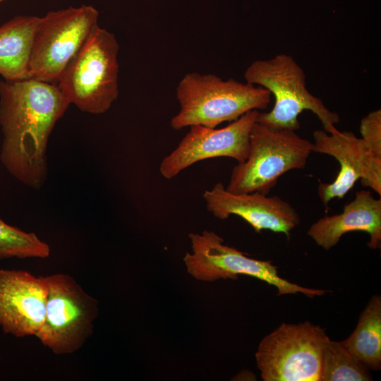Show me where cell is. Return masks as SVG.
Returning a JSON list of instances; mask_svg holds the SVG:
<instances>
[{"label": "cell", "mask_w": 381, "mask_h": 381, "mask_svg": "<svg viewBox=\"0 0 381 381\" xmlns=\"http://www.w3.org/2000/svg\"><path fill=\"white\" fill-rule=\"evenodd\" d=\"M70 104L56 83L32 78L0 81V159L25 185L35 189L44 185L49 138Z\"/></svg>", "instance_id": "obj_1"}, {"label": "cell", "mask_w": 381, "mask_h": 381, "mask_svg": "<svg viewBox=\"0 0 381 381\" xmlns=\"http://www.w3.org/2000/svg\"><path fill=\"white\" fill-rule=\"evenodd\" d=\"M272 95L265 88L214 74H186L176 87L180 105L171 127L181 130L192 126L216 128L233 121L251 110L266 109Z\"/></svg>", "instance_id": "obj_2"}, {"label": "cell", "mask_w": 381, "mask_h": 381, "mask_svg": "<svg viewBox=\"0 0 381 381\" xmlns=\"http://www.w3.org/2000/svg\"><path fill=\"white\" fill-rule=\"evenodd\" d=\"M244 78L247 83L267 89L274 97L270 111H259L257 123L273 130L296 131L301 127L299 114L308 110L317 116L323 130L330 133L337 131L339 114L308 91L304 71L291 56L282 53L268 59L255 60L246 68Z\"/></svg>", "instance_id": "obj_3"}, {"label": "cell", "mask_w": 381, "mask_h": 381, "mask_svg": "<svg viewBox=\"0 0 381 381\" xmlns=\"http://www.w3.org/2000/svg\"><path fill=\"white\" fill-rule=\"evenodd\" d=\"M119 45L99 25L59 75L56 85L70 104L92 114L107 112L119 97Z\"/></svg>", "instance_id": "obj_4"}, {"label": "cell", "mask_w": 381, "mask_h": 381, "mask_svg": "<svg viewBox=\"0 0 381 381\" xmlns=\"http://www.w3.org/2000/svg\"><path fill=\"white\" fill-rule=\"evenodd\" d=\"M313 143L291 130H273L255 122L250 133L248 157L232 169L227 190L268 195L281 176L304 169Z\"/></svg>", "instance_id": "obj_5"}, {"label": "cell", "mask_w": 381, "mask_h": 381, "mask_svg": "<svg viewBox=\"0 0 381 381\" xmlns=\"http://www.w3.org/2000/svg\"><path fill=\"white\" fill-rule=\"evenodd\" d=\"M48 285L45 317L35 335L56 355L78 351L92 335L98 301L69 274L45 276Z\"/></svg>", "instance_id": "obj_6"}, {"label": "cell", "mask_w": 381, "mask_h": 381, "mask_svg": "<svg viewBox=\"0 0 381 381\" xmlns=\"http://www.w3.org/2000/svg\"><path fill=\"white\" fill-rule=\"evenodd\" d=\"M91 5L52 11L40 17L31 48L29 78L56 83L63 70L99 25Z\"/></svg>", "instance_id": "obj_7"}, {"label": "cell", "mask_w": 381, "mask_h": 381, "mask_svg": "<svg viewBox=\"0 0 381 381\" xmlns=\"http://www.w3.org/2000/svg\"><path fill=\"white\" fill-rule=\"evenodd\" d=\"M324 329L283 323L260 342L255 358L265 381H320Z\"/></svg>", "instance_id": "obj_8"}, {"label": "cell", "mask_w": 381, "mask_h": 381, "mask_svg": "<svg viewBox=\"0 0 381 381\" xmlns=\"http://www.w3.org/2000/svg\"><path fill=\"white\" fill-rule=\"evenodd\" d=\"M192 252L186 253L183 262L188 272L200 281L219 279H236L238 274L258 278L277 288L278 295L301 293L309 297L322 296L326 291L303 287L281 278L277 267L270 260L262 261L247 257L234 248L224 244L214 231L188 235Z\"/></svg>", "instance_id": "obj_9"}, {"label": "cell", "mask_w": 381, "mask_h": 381, "mask_svg": "<svg viewBox=\"0 0 381 381\" xmlns=\"http://www.w3.org/2000/svg\"><path fill=\"white\" fill-rule=\"evenodd\" d=\"M313 136V152L330 155L340 164L332 183L318 186V193L325 207L334 198H343L359 179L381 196V155L351 131L330 133L317 129Z\"/></svg>", "instance_id": "obj_10"}, {"label": "cell", "mask_w": 381, "mask_h": 381, "mask_svg": "<svg viewBox=\"0 0 381 381\" xmlns=\"http://www.w3.org/2000/svg\"><path fill=\"white\" fill-rule=\"evenodd\" d=\"M258 110H251L222 128L192 126L178 146L159 165L165 179H171L201 160L227 157L238 163L248 157L250 133L256 122Z\"/></svg>", "instance_id": "obj_11"}, {"label": "cell", "mask_w": 381, "mask_h": 381, "mask_svg": "<svg viewBox=\"0 0 381 381\" xmlns=\"http://www.w3.org/2000/svg\"><path fill=\"white\" fill-rule=\"evenodd\" d=\"M46 277L25 270L0 269V328L17 338L35 336L45 317Z\"/></svg>", "instance_id": "obj_12"}, {"label": "cell", "mask_w": 381, "mask_h": 381, "mask_svg": "<svg viewBox=\"0 0 381 381\" xmlns=\"http://www.w3.org/2000/svg\"><path fill=\"white\" fill-rule=\"evenodd\" d=\"M202 198L207 210L215 217L226 219L232 214L239 216L258 233L268 229L289 236L300 223L296 209L277 195L258 192L234 193L217 183L205 190Z\"/></svg>", "instance_id": "obj_13"}, {"label": "cell", "mask_w": 381, "mask_h": 381, "mask_svg": "<svg viewBox=\"0 0 381 381\" xmlns=\"http://www.w3.org/2000/svg\"><path fill=\"white\" fill-rule=\"evenodd\" d=\"M351 231H363L370 236L368 246L380 248L381 198H375L369 190H361L344 206L338 214L325 216L313 224L308 235L320 247L329 250L341 237Z\"/></svg>", "instance_id": "obj_14"}, {"label": "cell", "mask_w": 381, "mask_h": 381, "mask_svg": "<svg viewBox=\"0 0 381 381\" xmlns=\"http://www.w3.org/2000/svg\"><path fill=\"white\" fill-rule=\"evenodd\" d=\"M39 18L18 16L0 25V75L4 80L30 78L29 61Z\"/></svg>", "instance_id": "obj_15"}, {"label": "cell", "mask_w": 381, "mask_h": 381, "mask_svg": "<svg viewBox=\"0 0 381 381\" xmlns=\"http://www.w3.org/2000/svg\"><path fill=\"white\" fill-rule=\"evenodd\" d=\"M345 348L368 369L381 367V298L374 296L361 314L353 333L341 341Z\"/></svg>", "instance_id": "obj_16"}, {"label": "cell", "mask_w": 381, "mask_h": 381, "mask_svg": "<svg viewBox=\"0 0 381 381\" xmlns=\"http://www.w3.org/2000/svg\"><path fill=\"white\" fill-rule=\"evenodd\" d=\"M369 369L342 344L329 338L325 342L320 381H368Z\"/></svg>", "instance_id": "obj_17"}, {"label": "cell", "mask_w": 381, "mask_h": 381, "mask_svg": "<svg viewBox=\"0 0 381 381\" xmlns=\"http://www.w3.org/2000/svg\"><path fill=\"white\" fill-rule=\"evenodd\" d=\"M49 246L35 233L11 226L0 218V260L47 258Z\"/></svg>", "instance_id": "obj_18"}, {"label": "cell", "mask_w": 381, "mask_h": 381, "mask_svg": "<svg viewBox=\"0 0 381 381\" xmlns=\"http://www.w3.org/2000/svg\"><path fill=\"white\" fill-rule=\"evenodd\" d=\"M361 138L377 154L381 155V110L369 112L361 121Z\"/></svg>", "instance_id": "obj_19"}, {"label": "cell", "mask_w": 381, "mask_h": 381, "mask_svg": "<svg viewBox=\"0 0 381 381\" xmlns=\"http://www.w3.org/2000/svg\"><path fill=\"white\" fill-rule=\"evenodd\" d=\"M3 1H5V0H0V2Z\"/></svg>", "instance_id": "obj_20"}]
</instances>
